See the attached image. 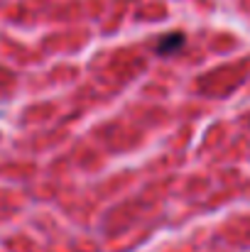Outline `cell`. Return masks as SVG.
I'll use <instances>...</instances> for the list:
<instances>
[{
    "mask_svg": "<svg viewBox=\"0 0 250 252\" xmlns=\"http://www.w3.org/2000/svg\"><path fill=\"white\" fill-rule=\"evenodd\" d=\"M184 44V34H167V37H162L160 39V44H157V52L160 54H169V52H177L179 47Z\"/></svg>",
    "mask_w": 250,
    "mask_h": 252,
    "instance_id": "1",
    "label": "cell"
}]
</instances>
